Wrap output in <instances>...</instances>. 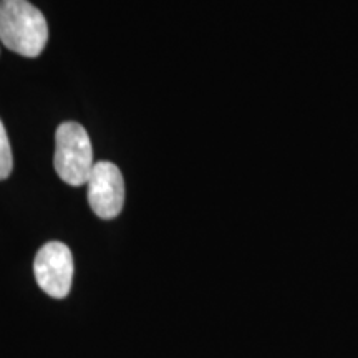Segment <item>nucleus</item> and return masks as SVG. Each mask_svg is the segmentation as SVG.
<instances>
[{
  "label": "nucleus",
  "instance_id": "obj_3",
  "mask_svg": "<svg viewBox=\"0 0 358 358\" xmlns=\"http://www.w3.org/2000/svg\"><path fill=\"white\" fill-rule=\"evenodd\" d=\"M34 272L45 294L53 299H65L73 280V256L69 245L58 241L45 244L35 256Z\"/></svg>",
  "mask_w": 358,
  "mask_h": 358
},
{
  "label": "nucleus",
  "instance_id": "obj_2",
  "mask_svg": "<svg viewBox=\"0 0 358 358\" xmlns=\"http://www.w3.org/2000/svg\"><path fill=\"white\" fill-rule=\"evenodd\" d=\"M53 163L57 174L66 185H87L95 163H93L92 141L82 124L66 122L58 127Z\"/></svg>",
  "mask_w": 358,
  "mask_h": 358
},
{
  "label": "nucleus",
  "instance_id": "obj_4",
  "mask_svg": "<svg viewBox=\"0 0 358 358\" xmlns=\"http://www.w3.org/2000/svg\"><path fill=\"white\" fill-rule=\"evenodd\" d=\"M88 203L92 211L101 219L120 216L124 204L123 174L110 161H98L88 178Z\"/></svg>",
  "mask_w": 358,
  "mask_h": 358
},
{
  "label": "nucleus",
  "instance_id": "obj_1",
  "mask_svg": "<svg viewBox=\"0 0 358 358\" xmlns=\"http://www.w3.org/2000/svg\"><path fill=\"white\" fill-rule=\"evenodd\" d=\"M48 40L43 13L29 0H0V42L24 57H38Z\"/></svg>",
  "mask_w": 358,
  "mask_h": 358
},
{
  "label": "nucleus",
  "instance_id": "obj_5",
  "mask_svg": "<svg viewBox=\"0 0 358 358\" xmlns=\"http://www.w3.org/2000/svg\"><path fill=\"white\" fill-rule=\"evenodd\" d=\"M13 168L12 148L8 143V136L6 128H3L2 120H0V181L10 176Z\"/></svg>",
  "mask_w": 358,
  "mask_h": 358
}]
</instances>
